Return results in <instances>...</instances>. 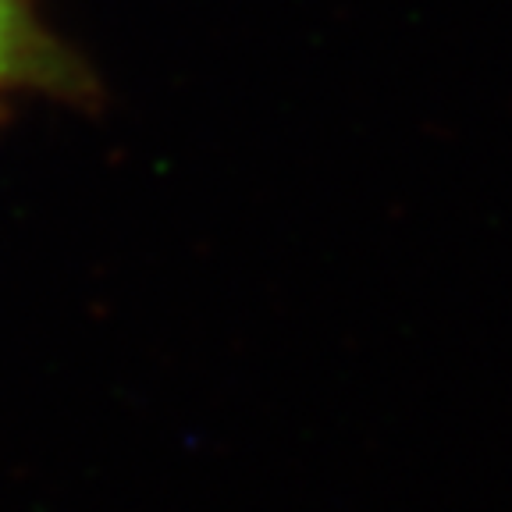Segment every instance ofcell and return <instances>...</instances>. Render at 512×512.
<instances>
[{
  "instance_id": "1",
  "label": "cell",
  "mask_w": 512,
  "mask_h": 512,
  "mask_svg": "<svg viewBox=\"0 0 512 512\" xmlns=\"http://www.w3.org/2000/svg\"><path fill=\"white\" fill-rule=\"evenodd\" d=\"M8 93L75 107L100 100V79L89 61L50 29L36 0H0V96Z\"/></svg>"
}]
</instances>
